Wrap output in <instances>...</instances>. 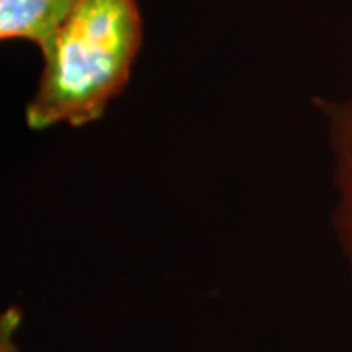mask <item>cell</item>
I'll return each mask as SVG.
<instances>
[{
	"instance_id": "obj_1",
	"label": "cell",
	"mask_w": 352,
	"mask_h": 352,
	"mask_svg": "<svg viewBox=\"0 0 352 352\" xmlns=\"http://www.w3.org/2000/svg\"><path fill=\"white\" fill-rule=\"evenodd\" d=\"M143 43L139 0H76L41 47L38 85L24 110L34 131L85 127L104 118L131 78Z\"/></svg>"
},
{
	"instance_id": "obj_3",
	"label": "cell",
	"mask_w": 352,
	"mask_h": 352,
	"mask_svg": "<svg viewBox=\"0 0 352 352\" xmlns=\"http://www.w3.org/2000/svg\"><path fill=\"white\" fill-rule=\"evenodd\" d=\"M76 0H0V39L30 41L39 50L67 22Z\"/></svg>"
},
{
	"instance_id": "obj_2",
	"label": "cell",
	"mask_w": 352,
	"mask_h": 352,
	"mask_svg": "<svg viewBox=\"0 0 352 352\" xmlns=\"http://www.w3.org/2000/svg\"><path fill=\"white\" fill-rule=\"evenodd\" d=\"M314 106L323 124L331 159V227L346 266L352 296V96H317Z\"/></svg>"
},
{
	"instance_id": "obj_4",
	"label": "cell",
	"mask_w": 352,
	"mask_h": 352,
	"mask_svg": "<svg viewBox=\"0 0 352 352\" xmlns=\"http://www.w3.org/2000/svg\"><path fill=\"white\" fill-rule=\"evenodd\" d=\"M24 321V314L18 305H8L0 314V352H22L18 344V333Z\"/></svg>"
}]
</instances>
